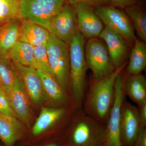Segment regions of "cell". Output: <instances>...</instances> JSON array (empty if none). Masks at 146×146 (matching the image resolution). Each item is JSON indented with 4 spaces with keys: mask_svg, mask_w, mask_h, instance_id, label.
<instances>
[{
    "mask_svg": "<svg viewBox=\"0 0 146 146\" xmlns=\"http://www.w3.org/2000/svg\"><path fill=\"white\" fill-rule=\"evenodd\" d=\"M69 4L74 6L78 4L82 3L92 6L111 5L109 0H67Z\"/></svg>",
    "mask_w": 146,
    "mask_h": 146,
    "instance_id": "28",
    "label": "cell"
},
{
    "mask_svg": "<svg viewBox=\"0 0 146 146\" xmlns=\"http://www.w3.org/2000/svg\"><path fill=\"white\" fill-rule=\"evenodd\" d=\"M125 93L137 106L146 101V80L142 73L125 77Z\"/></svg>",
    "mask_w": 146,
    "mask_h": 146,
    "instance_id": "20",
    "label": "cell"
},
{
    "mask_svg": "<svg viewBox=\"0 0 146 146\" xmlns=\"http://www.w3.org/2000/svg\"><path fill=\"white\" fill-rule=\"evenodd\" d=\"M41 146H65L62 139V137L59 136L54 140L50 141L48 143H46Z\"/></svg>",
    "mask_w": 146,
    "mask_h": 146,
    "instance_id": "32",
    "label": "cell"
},
{
    "mask_svg": "<svg viewBox=\"0 0 146 146\" xmlns=\"http://www.w3.org/2000/svg\"><path fill=\"white\" fill-rule=\"evenodd\" d=\"M34 56L38 68L37 70L53 76L50 68L46 45H40L34 47Z\"/></svg>",
    "mask_w": 146,
    "mask_h": 146,
    "instance_id": "26",
    "label": "cell"
},
{
    "mask_svg": "<svg viewBox=\"0 0 146 146\" xmlns=\"http://www.w3.org/2000/svg\"><path fill=\"white\" fill-rule=\"evenodd\" d=\"M28 132L25 124L17 118L0 114V141L5 146H16L25 141Z\"/></svg>",
    "mask_w": 146,
    "mask_h": 146,
    "instance_id": "16",
    "label": "cell"
},
{
    "mask_svg": "<svg viewBox=\"0 0 146 146\" xmlns=\"http://www.w3.org/2000/svg\"><path fill=\"white\" fill-rule=\"evenodd\" d=\"M84 54L87 67L92 73V79L100 80L112 74L116 70L106 46L96 38L89 39Z\"/></svg>",
    "mask_w": 146,
    "mask_h": 146,
    "instance_id": "6",
    "label": "cell"
},
{
    "mask_svg": "<svg viewBox=\"0 0 146 146\" xmlns=\"http://www.w3.org/2000/svg\"></svg>",
    "mask_w": 146,
    "mask_h": 146,
    "instance_id": "34",
    "label": "cell"
},
{
    "mask_svg": "<svg viewBox=\"0 0 146 146\" xmlns=\"http://www.w3.org/2000/svg\"><path fill=\"white\" fill-rule=\"evenodd\" d=\"M139 112L141 128H146V101L137 106Z\"/></svg>",
    "mask_w": 146,
    "mask_h": 146,
    "instance_id": "29",
    "label": "cell"
},
{
    "mask_svg": "<svg viewBox=\"0 0 146 146\" xmlns=\"http://www.w3.org/2000/svg\"><path fill=\"white\" fill-rule=\"evenodd\" d=\"M47 30L69 45L78 31L74 6L65 4L50 21Z\"/></svg>",
    "mask_w": 146,
    "mask_h": 146,
    "instance_id": "9",
    "label": "cell"
},
{
    "mask_svg": "<svg viewBox=\"0 0 146 146\" xmlns=\"http://www.w3.org/2000/svg\"><path fill=\"white\" fill-rule=\"evenodd\" d=\"M67 0H19L20 19L48 29L50 21Z\"/></svg>",
    "mask_w": 146,
    "mask_h": 146,
    "instance_id": "5",
    "label": "cell"
},
{
    "mask_svg": "<svg viewBox=\"0 0 146 146\" xmlns=\"http://www.w3.org/2000/svg\"><path fill=\"white\" fill-rule=\"evenodd\" d=\"M4 92L17 118L30 127L32 119L30 98L18 76L13 87Z\"/></svg>",
    "mask_w": 146,
    "mask_h": 146,
    "instance_id": "13",
    "label": "cell"
},
{
    "mask_svg": "<svg viewBox=\"0 0 146 146\" xmlns=\"http://www.w3.org/2000/svg\"><path fill=\"white\" fill-rule=\"evenodd\" d=\"M68 113V108H43L32 128L31 138L33 141L48 134L52 128L58 125Z\"/></svg>",
    "mask_w": 146,
    "mask_h": 146,
    "instance_id": "14",
    "label": "cell"
},
{
    "mask_svg": "<svg viewBox=\"0 0 146 146\" xmlns=\"http://www.w3.org/2000/svg\"><path fill=\"white\" fill-rule=\"evenodd\" d=\"M77 110L73 124L62 137L64 146H104L106 125L86 114L82 108Z\"/></svg>",
    "mask_w": 146,
    "mask_h": 146,
    "instance_id": "3",
    "label": "cell"
},
{
    "mask_svg": "<svg viewBox=\"0 0 146 146\" xmlns=\"http://www.w3.org/2000/svg\"><path fill=\"white\" fill-rule=\"evenodd\" d=\"M68 45L50 33L46 44L54 76L61 87L71 95Z\"/></svg>",
    "mask_w": 146,
    "mask_h": 146,
    "instance_id": "4",
    "label": "cell"
},
{
    "mask_svg": "<svg viewBox=\"0 0 146 146\" xmlns=\"http://www.w3.org/2000/svg\"><path fill=\"white\" fill-rule=\"evenodd\" d=\"M129 56L127 68L129 75L141 74L146 66V46L145 42L136 38Z\"/></svg>",
    "mask_w": 146,
    "mask_h": 146,
    "instance_id": "21",
    "label": "cell"
},
{
    "mask_svg": "<svg viewBox=\"0 0 146 146\" xmlns=\"http://www.w3.org/2000/svg\"><path fill=\"white\" fill-rule=\"evenodd\" d=\"M9 58L25 66L38 69L34 56V47L25 42L18 41L9 52Z\"/></svg>",
    "mask_w": 146,
    "mask_h": 146,
    "instance_id": "22",
    "label": "cell"
},
{
    "mask_svg": "<svg viewBox=\"0 0 146 146\" xmlns=\"http://www.w3.org/2000/svg\"><path fill=\"white\" fill-rule=\"evenodd\" d=\"M99 37L105 42L110 56L115 69H118L126 65L128 48L125 39L106 27L104 29Z\"/></svg>",
    "mask_w": 146,
    "mask_h": 146,
    "instance_id": "15",
    "label": "cell"
},
{
    "mask_svg": "<svg viewBox=\"0 0 146 146\" xmlns=\"http://www.w3.org/2000/svg\"><path fill=\"white\" fill-rule=\"evenodd\" d=\"M12 62L18 78L23 83L30 99L36 105L43 104L48 98L37 69L21 65L15 61Z\"/></svg>",
    "mask_w": 146,
    "mask_h": 146,
    "instance_id": "11",
    "label": "cell"
},
{
    "mask_svg": "<svg viewBox=\"0 0 146 146\" xmlns=\"http://www.w3.org/2000/svg\"><path fill=\"white\" fill-rule=\"evenodd\" d=\"M125 65L116 69L103 79H92L86 91L82 109L84 112L105 125L111 112L115 98V83L117 76Z\"/></svg>",
    "mask_w": 146,
    "mask_h": 146,
    "instance_id": "1",
    "label": "cell"
},
{
    "mask_svg": "<svg viewBox=\"0 0 146 146\" xmlns=\"http://www.w3.org/2000/svg\"><path fill=\"white\" fill-rule=\"evenodd\" d=\"M127 15L132 22L136 34L143 42H146V15L141 7L138 6H129L126 7Z\"/></svg>",
    "mask_w": 146,
    "mask_h": 146,
    "instance_id": "24",
    "label": "cell"
},
{
    "mask_svg": "<svg viewBox=\"0 0 146 146\" xmlns=\"http://www.w3.org/2000/svg\"><path fill=\"white\" fill-rule=\"evenodd\" d=\"M111 5L122 8H125L127 7L134 5L135 0H109Z\"/></svg>",
    "mask_w": 146,
    "mask_h": 146,
    "instance_id": "31",
    "label": "cell"
},
{
    "mask_svg": "<svg viewBox=\"0 0 146 146\" xmlns=\"http://www.w3.org/2000/svg\"><path fill=\"white\" fill-rule=\"evenodd\" d=\"M50 33L39 25L23 20L19 28V41L25 42L33 47L46 45Z\"/></svg>",
    "mask_w": 146,
    "mask_h": 146,
    "instance_id": "18",
    "label": "cell"
},
{
    "mask_svg": "<svg viewBox=\"0 0 146 146\" xmlns=\"http://www.w3.org/2000/svg\"><path fill=\"white\" fill-rule=\"evenodd\" d=\"M0 114L17 118L11 108L4 91L0 88Z\"/></svg>",
    "mask_w": 146,
    "mask_h": 146,
    "instance_id": "27",
    "label": "cell"
},
{
    "mask_svg": "<svg viewBox=\"0 0 146 146\" xmlns=\"http://www.w3.org/2000/svg\"><path fill=\"white\" fill-rule=\"evenodd\" d=\"M20 25L17 20L0 25V58H9L11 50L19 40Z\"/></svg>",
    "mask_w": 146,
    "mask_h": 146,
    "instance_id": "19",
    "label": "cell"
},
{
    "mask_svg": "<svg viewBox=\"0 0 146 146\" xmlns=\"http://www.w3.org/2000/svg\"><path fill=\"white\" fill-rule=\"evenodd\" d=\"M16 146H29V145L27 143L25 142H24V143H22L21 142V143L18 144Z\"/></svg>",
    "mask_w": 146,
    "mask_h": 146,
    "instance_id": "33",
    "label": "cell"
},
{
    "mask_svg": "<svg viewBox=\"0 0 146 146\" xmlns=\"http://www.w3.org/2000/svg\"><path fill=\"white\" fill-rule=\"evenodd\" d=\"M74 7L78 31L85 39L99 36L103 30V25L93 6L80 3Z\"/></svg>",
    "mask_w": 146,
    "mask_h": 146,
    "instance_id": "12",
    "label": "cell"
},
{
    "mask_svg": "<svg viewBox=\"0 0 146 146\" xmlns=\"http://www.w3.org/2000/svg\"><path fill=\"white\" fill-rule=\"evenodd\" d=\"M124 79L122 71L117 76L115 81V100L106 125V133L104 146H122L120 138V122L121 108L125 99Z\"/></svg>",
    "mask_w": 146,
    "mask_h": 146,
    "instance_id": "7",
    "label": "cell"
},
{
    "mask_svg": "<svg viewBox=\"0 0 146 146\" xmlns=\"http://www.w3.org/2000/svg\"><path fill=\"white\" fill-rule=\"evenodd\" d=\"M140 128L138 107L125 99L122 104L120 114V138L122 146H132Z\"/></svg>",
    "mask_w": 146,
    "mask_h": 146,
    "instance_id": "10",
    "label": "cell"
},
{
    "mask_svg": "<svg viewBox=\"0 0 146 146\" xmlns=\"http://www.w3.org/2000/svg\"><path fill=\"white\" fill-rule=\"evenodd\" d=\"M96 13L106 27L119 35L125 39L134 42L136 39L133 25L126 14L114 6L96 7Z\"/></svg>",
    "mask_w": 146,
    "mask_h": 146,
    "instance_id": "8",
    "label": "cell"
},
{
    "mask_svg": "<svg viewBox=\"0 0 146 146\" xmlns=\"http://www.w3.org/2000/svg\"><path fill=\"white\" fill-rule=\"evenodd\" d=\"M42 80L43 87L48 99L56 108H68L70 106L71 98L56 81L53 76L37 70Z\"/></svg>",
    "mask_w": 146,
    "mask_h": 146,
    "instance_id": "17",
    "label": "cell"
},
{
    "mask_svg": "<svg viewBox=\"0 0 146 146\" xmlns=\"http://www.w3.org/2000/svg\"><path fill=\"white\" fill-rule=\"evenodd\" d=\"M18 19L19 0H0V25Z\"/></svg>",
    "mask_w": 146,
    "mask_h": 146,
    "instance_id": "25",
    "label": "cell"
},
{
    "mask_svg": "<svg viewBox=\"0 0 146 146\" xmlns=\"http://www.w3.org/2000/svg\"><path fill=\"white\" fill-rule=\"evenodd\" d=\"M18 77L15 66L10 58H0V88L4 91L13 87Z\"/></svg>",
    "mask_w": 146,
    "mask_h": 146,
    "instance_id": "23",
    "label": "cell"
},
{
    "mask_svg": "<svg viewBox=\"0 0 146 146\" xmlns=\"http://www.w3.org/2000/svg\"><path fill=\"white\" fill-rule=\"evenodd\" d=\"M131 146H146V128H140L136 140Z\"/></svg>",
    "mask_w": 146,
    "mask_h": 146,
    "instance_id": "30",
    "label": "cell"
},
{
    "mask_svg": "<svg viewBox=\"0 0 146 146\" xmlns=\"http://www.w3.org/2000/svg\"><path fill=\"white\" fill-rule=\"evenodd\" d=\"M85 38L78 31L69 45L71 96L74 107L82 108L86 94L88 69L84 54Z\"/></svg>",
    "mask_w": 146,
    "mask_h": 146,
    "instance_id": "2",
    "label": "cell"
}]
</instances>
